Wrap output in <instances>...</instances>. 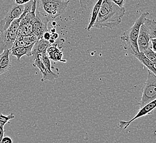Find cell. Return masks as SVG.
Segmentation results:
<instances>
[{"instance_id": "1", "label": "cell", "mask_w": 156, "mask_h": 143, "mask_svg": "<svg viewBox=\"0 0 156 143\" xmlns=\"http://www.w3.org/2000/svg\"><path fill=\"white\" fill-rule=\"evenodd\" d=\"M125 12L124 7H119L111 0H103L94 28L112 29L121 23Z\"/></svg>"}, {"instance_id": "2", "label": "cell", "mask_w": 156, "mask_h": 143, "mask_svg": "<svg viewBox=\"0 0 156 143\" xmlns=\"http://www.w3.org/2000/svg\"><path fill=\"white\" fill-rule=\"evenodd\" d=\"M69 2L66 0H37L36 11L51 22L64 12Z\"/></svg>"}, {"instance_id": "3", "label": "cell", "mask_w": 156, "mask_h": 143, "mask_svg": "<svg viewBox=\"0 0 156 143\" xmlns=\"http://www.w3.org/2000/svg\"><path fill=\"white\" fill-rule=\"evenodd\" d=\"M148 15L149 13L146 12L142 13L132 27L125 31L123 34L121 36V40L126 42L127 48L129 53L132 55L140 52L137 42L138 34L140 27L144 24L145 19Z\"/></svg>"}, {"instance_id": "4", "label": "cell", "mask_w": 156, "mask_h": 143, "mask_svg": "<svg viewBox=\"0 0 156 143\" xmlns=\"http://www.w3.org/2000/svg\"><path fill=\"white\" fill-rule=\"evenodd\" d=\"M21 17L12 22L7 29L0 33V55L6 50H11L17 36Z\"/></svg>"}, {"instance_id": "5", "label": "cell", "mask_w": 156, "mask_h": 143, "mask_svg": "<svg viewBox=\"0 0 156 143\" xmlns=\"http://www.w3.org/2000/svg\"><path fill=\"white\" fill-rule=\"evenodd\" d=\"M156 99V75L148 71L147 80L142 88V95L139 102L140 108Z\"/></svg>"}, {"instance_id": "6", "label": "cell", "mask_w": 156, "mask_h": 143, "mask_svg": "<svg viewBox=\"0 0 156 143\" xmlns=\"http://www.w3.org/2000/svg\"><path fill=\"white\" fill-rule=\"evenodd\" d=\"M24 5H12L4 18L0 21V33L8 29L13 21L21 17L24 11Z\"/></svg>"}, {"instance_id": "7", "label": "cell", "mask_w": 156, "mask_h": 143, "mask_svg": "<svg viewBox=\"0 0 156 143\" xmlns=\"http://www.w3.org/2000/svg\"><path fill=\"white\" fill-rule=\"evenodd\" d=\"M49 21L40 13L36 12V18L32 25V33L36 36L37 40L42 39L43 34L48 32Z\"/></svg>"}, {"instance_id": "8", "label": "cell", "mask_w": 156, "mask_h": 143, "mask_svg": "<svg viewBox=\"0 0 156 143\" xmlns=\"http://www.w3.org/2000/svg\"><path fill=\"white\" fill-rule=\"evenodd\" d=\"M156 106V100H153L152 101L149 102L148 104L144 105V106L141 107L140 108L138 112L136 113L135 116L133 117L129 121H121L119 122V128L121 129L123 128L124 129H126L129 125L135 121L136 119H138L139 118H141L142 117L148 115H151L153 113L154 109Z\"/></svg>"}, {"instance_id": "9", "label": "cell", "mask_w": 156, "mask_h": 143, "mask_svg": "<svg viewBox=\"0 0 156 143\" xmlns=\"http://www.w3.org/2000/svg\"><path fill=\"white\" fill-rule=\"evenodd\" d=\"M33 66L39 69L41 73H42L43 77L41 79V81L44 82L45 81H53L55 79L59 77L58 75L55 74L53 72H50L45 68V66L43 64L42 61L40 59L39 56L33 58Z\"/></svg>"}, {"instance_id": "10", "label": "cell", "mask_w": 156, "mask_h": 143, "mask_svg": "<svg viewBox=\"0 0 156 143\" xmlns=\"http://www.w3.org/2000/svg\"><path fill=\"white\" fill-rule=\"evenodd\" d=\"M150 37L144 24L140 27L137 40L138 50L140 52H144L147 48L150 46Z\"/></svg>"}, {"instance_id": "11", "label": "cell", "mask_w": 156, "mask_h": 143, "mask_svg": "<svg viewBox=\"0 0 156 143\" xmlns=\"http://www.w3.org/2000/svg\"><path fill=\"white\" fill-rule=\"evenodd\" d=\"M34 43L26 46H17L12 47L11 49V54L12 56H15L18 61H20L21 58L24 56H32V50Z\"/></svg>"}, {"instance_id": "12", "label": "cell", "mask_w": 156, "mask_h": 143, "mask_svg": "<svg viewBox=\"0 0 156 143\" xmlns=\"http://www.w3.org/2000/svg\"><path fill=\"white\" fill-rule=\"evenodd\" d=\"M50 46H51V45L48 40L43 38L37 40L33 45L32 50V56L33 57V58H34L37 56L45 54L47 48Z\"/></svg>"}, {"instance_id": "13", "label": "cell", "mask_w": 156, "mask_h": 143, "mask_svg": "<svg viewBox=\"0 0 156 143\" xmlns=\"http://www.w3.org/2000/svg\"><path fill=\"white\" fill-rule=\"evenodd\" d=\"M47 55L49 59L55 61H60L62 62H66V60L62 59L63 52L60 51L58 48V42H55L53 45L50 46L47 50Z\"/></svg>"}, {"instance_id": "14", "label": "cell", "mask_w": 156, "mask_h": 143, "mask_svg": "<svg viewBox=\"0 0 156 143\" xmlns=\"http://www.w3.org/2000/svg\"><path fill=\"white\" fill-rule=\"evenodd\" d=\"M10 55L11 50H6L0 55V75L8 71L11 67Z\"/></svg>"}, {"instance_id": "15", "label": "cell", "mask_w": 156, "mask_h": 143, "mask_svg": "<svg viewBox=\"0 0 156 143\" xmlns=\"http://www.w3.org/2000/svg\"><path fill=\"white\" fill-rule=\"evenodd\" d=\"M37 40V37L33 34L30 35L17 36L13 47L28 46L35 43Z\"/></svg>"}, {"instance_id": "16", "label": "cell", "mask_w": 156, "mask_h": 143, "mask_svg": "<svg viewBox=\"0 0 156 143\" xmlns=\"http://www.w3.org/2000/svg\"><path fill=\"white\" fill-rule=\"evenodd\" d=\"M132 55L136 57L144 66L146 67L148 69V71L152 72L154 75H156V65L150 60H149L143 52H138L132 54Z\"/></svg>"}, {"instance_id": "17", "label": "cell", "mask_w": 156, "mask_h": 143, "mask_svg": "<svg viewBox=\"0 0 156 143\" xmlns=\"http://www.w3.org/2000/svg\"><path fill=\"white\" fill-rule=\"evenodd\" d=\"M102 1L103 0H98L94 6L93 9L91 12V15L90 20H89V23L87 25V31H90L93 28H94V25L95 23L96 18L98 15L99 10L100 8L101 5Z\"/></svg>"}, {"instance_id": "18", "label": "cell", "mask_w": 156, "mask_h": 143, "mask_svg": "<svg viewBox=\"0 0 156 143\" xmlns=\"http://www.w3.org/2000/svg\"><path fill=\"white\" fill-rule=\"evenodd\" d=\"M148 33L150 35V39L156 38V22L153 19H149L147 18L145 19L144 23Z\"/></svg>"}, {"instance_id": "19", "label": "cell", "mask_w": 156, "mask_h": 143, "mask_svg": "<svg viewBox=\"0 0 156 143\" xmlns=\"http://www.w3.org/2000/svg\"><path fill=\"white\" fill-rule=\"evenodd\" d=\"M15 115L13 112L9 113L8 115H5L2 113H0V126L4 127V125L9 123V120L14 119Z\"/></svg>"}, {"instance_id": "20", "label": "cell", "mask_w": 156, "mask_h": 143, "mask_svg": "<svg viewBox=\"0 0 156 143\" xmlns=\"http://www.w3.org/2000/svg\"><path fill=\"white\" fill-rule=\"evenodd\" d=\"M144 55L147 58L150 60L152 62L156 65V52L153 51L151 46L147 48V49L143 52Z\"/></svg>"}, {"instance_id": "21", "label": "cell", "mask_w": 156, "mask_h": 143, "mask_svg": "<svg viewBox=\"0 0 156 143\" xmlns=\"http://www.w3.org/2000/svg\"><path fill=\"white\" fill-rule=\"evenodd\" d=\"M39 56L40 59L42 61L43 64L44 65V66H45V68L47 69L49 71H52L51 69V61L49 58L48 55H47V53L42 54L41 55H39Z\"/></svg>"}, {"instance_id": "22", "label": "cell", "mask_w": 156, "mask_h": 143, "mask_svg": "<svg viewBox=\"0 0 156 143\" xmlns=\"http://www.w3.org/2000/svg\"><path fill=\"white\" fill-rule=\"evenodd\" d=\"M78 1L80 2V7L83 11H84L87 8V5L90 1V0H78Z\"/></svg>"}, {"instance_id": "23", "label": "cell", "mask_w": 156, "mask_h": 143, "mask_svg": "<svg viewBox=\"0 0 156 143\" xmlns=\"http://www.w3.org/2000/svg\"><path fill=\"white\" fill-rule=\"evenodd\" d=\"M112 2L120 7H123L125 5V0H111Z\"/></svg>"}, {"instance_id": "24", "label": "cell", "mask_w": 156, "mask_h": 143, "mask_svg": "<svg viewBox=\"0 0 156 143\" xmlns=\"http://www.w3.org/2000/svg\"><path fill=\"white\" fill-rule=\"evenodd\" d=\"M150 46L153 51H156V38L150 39Z\"/></svg>"}, {"instance_id": "25", "label": "cell", "mask_w": 156, "mask_h": 143, "mask_svg": "<svg viewBox=\"0 0 156 143\" xmlns=\"http://www.w3.org/2000/svg\"><path fill=\"white\" fill-rule=\"evenodd\" d=\"M1 143H13V140L12 139L9 137H3L2 140L1 141Z\"/></svg>"}, {"instance_id": "26", "label": "cell", "mask_w": 156, "mask_h": 143, "mask_svg": "<svg viewBox=\"0 0 156 143\" xmlns=\"http://www.w3.org/2000/svg\"><path fill=\"white\" fill-rule=\"evenodd\" d=\"M51 33H50L49 31H48V32H46L43 34L42 38L48 41L49 39H51Z\"/></svg>"}, {"instance_id": "27", "label": "cell", "mask_w": 156, "mask_h": 143, "mask_svg": "<svg viewBox=\"0 0 156 143\" xmlns=\"http://www.w3.org/2000/svg\"><path fill=\"white\" fill-rule=\"evenodd\" d=\"M4 134H5V130L3 127H1L0 126V143L1 142V141L3 139L4 137Z\"/></svg>"}, {"instance_id": "28", "label": "cell", "mask_w": 156, "mask_h": 143, "mask_svg": "<svg viewBox=\"0 0 156 143\" xmlns=\"http://www.w3.org/2000/svg\"><path fill=\"white\" fill-rule=\"evenodd\" d=\"M51 38L53 39L54 40H56L59 38V35L57 33H54L53 34H51Z\"/></svg>"}, {"instance_id": "29", "label": "cell", "mask_w": 156, "mask_h": 143, "mask_svg": "<svg viewBox=\"0 0 156 143\" xmlns=\"http://www.w3.org/2000/svg\"><path fill=\"white\" fill-rule=\"evenodd\" d=\"M55 29L53 28H52L51 29V32L50 33H51V34H53V33H55Z\"/></svg>"}, {"instance_id": "30", "label": "cell", "mask_w": 156, "mask_h": 143, "mask_svg": "<svg viewBox=\"0 0 156 143\" xmlns=\"http://www.w3.org/2000/svg\"><path fill=\"white\" fill-rule=\"evenodd\" d=\"M51 24H52V25H53V27H55V25L57 24V23H56V22H55L53 21V22H51Z\"/></svg>"}, {"instance_id": "31", "label": "cell", "mask_w": 156, "mask_h": 143, "mask_svg": "<svg viewBox=\"0 0 156 143\" xmlns=\"http://www.w3.org/2000/svg\"><path fill=\"white\" fill-rule=\"evenodd\" d=\"M23 1H24V3H25V4H26V3H28V2H30V0H23Z\"/></svg>"}, {"instance_id": "32", "label": "cell", "mask_w": 156, "mask_h": 143, "mask_svg": "<svg viewBox=\"0 0 156 143\" xmlns=\"http://www.w3.org/2000/svg\"><path fill=\"white\" fill-rule=\"evenodd\" d=\"M66 1H70V0H66Z\"/></svg>"}]
</instances>
